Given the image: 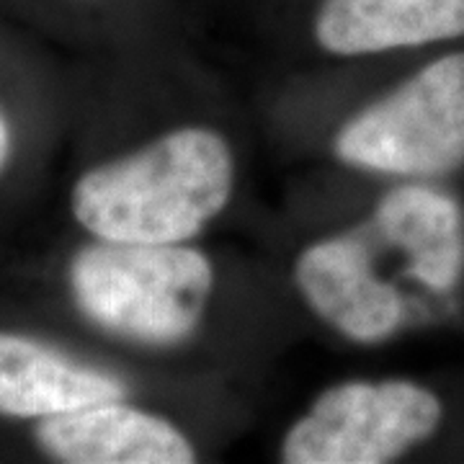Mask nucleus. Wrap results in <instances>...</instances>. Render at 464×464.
<instances>
[{
    "label": "nucleus",
    "instance_id": "1",
    "mask_svg": "<svg viewBox=\"0 0 464 464\" xmlns=\"http://www.w3.org/2000/svg\"><path fill=\"white\" fill-rule=\"evenodd\" d=\"M235 188L230 142L209 127H176L96 163L70 186V215L93 240L173 246L227 209Z\"/></svg>",
    "mask_w": 464,
    "mask_h": 464
},
{
    "label": "nucleus",
    "instance_id": "2",
    "mask_svg": "<svg viewBox=\"0 0 464 464\" xmlns=\"http://www.w3.org/2000/svg\"><path fill=\"white\" fill-rule=\"evenodd\" d=\"M67 295L103 333L145 346H176L197 331L215 286L212 261L186 243L93 240L67 264Z\"/></svg>",
    "mask_w": 464,
    "mask_h": 464
},
{
    "label": "nucleus",
    "instance_id": "3",
    "mask_svg": "<svg viewBox=\"0 0 464 464\" xmlns=\"http://www.w3.org/2000/svg\"><path fill=\"white\" fill-rule=\"evenodd\" d=\"M333 152L346 166L398 179H436L464 166V52L433 60L356 111Z\"/></svg>",
    "mask_w": 464,
    "mask_h": 464
},
{
    "label": "nucleus",
    "instance_id": "4",
    "mask_svg": "<svg viewBox=\"0 0 464 464\" xmlns=\"http://www.w3.org/2000/svg\"><path fill=\"white\" fill-rule=\"evenodd\" d=\"M439 395L411 380H348L323 390L284 433L286 464H384L429 441Z\"/></svg>",
    "mask_w": 464,
    "mask_h": 464
},
{
    "label": "nucleus",
    "instance_id": "5",
    "mask_svg": "<svg viewBox=\"0 0 464 464\" xmlns=\"http://www.w3.org/2000/svg\"><path fill=\"white\" fill-rule=\"evenodd\" d=\"M295 284L307 307L353 343H382L402 325L400 292L377 271L372 250L356 235L310 243L295 261Z\"/></svg>",
    "mask_w": 464,
    "mask_h": 464
},
{
    "label": "nucleus",
    "instance_id": "6",
    "mask_svg": "<svg viewBox=\"0 0 464 464\" xmlns=\"http://www.w3.org/2000/svg\"><path fill=\"white\" fill-rule=\"evenodd\" d=\"M36 449L60 464H191V439L163 415L134 408L124 398L103 400L36 420Z\"/></svg>",
    "mask_w": 464,
    "mask_h": 464
},
{
    "label": "nucleus",
    "instance_id": "7",
    "mask_svg": "<svg viewBox=\"0 0 464 464\" xmlns=\"http://www.w3.org/2000/svg\"><path fill=\"white\" fill-rule=\"evenodd\" d=\"M315 47L372 57L464 39V0H304Z\"/></svg>",
    "mask_w": 464,
    "mask_h": 464
},
{
    "label": "nucleus",
    "instance_id": "8",
    "mask_svg": "<svg viewBox=\"0 0 464 464\" xmlns=\"http://www.w3.org/2000/svg\"><path fill=\"white\" fill-rule=\"evenodd\" d=\"M124 392L127 384L111 372L36 335L0 328V418L36 423Z\"/></svg>",
    "mask_w": 464,
    "mask_h": 464
},
{
    "label": "nucleus",
    "instance_id": "9",
    "mask_svg": "<svg viewBox=\"0 0 464 464\" xmlns=\"http://www.w3.org/2000/svg\"><path fill=\"white\" fill-rule=\"evenodd\" d=\"M372 232L402 256L408 274L431 292H449L464 264L459 204L426 183L390 188L374 207Z\"/></svg>",
    "mask_w": 464,
    "mask_h": 464
},
{
    "label": "nucleus",
    "instance_id": "10",
    "mask_svg": "<svg viewBox=\"0 0 464 464\" xmlns=\"http://www.w3.org/2000/svg\"><path fill=\"white\" fill-rule=\"evenodd\" d=\"M14 160H16V130H14V121H11V116L0 101V181L14 168Z\"/></svg>",
    "mask_w": 464,
    "mask_h": 464
},
{
    "label": "nucleus",
    "instance_id": "11",
    "mask_svg": "<svg viewBox=\"0 0 464 464\" xmlns=\"http://www.w3.org/2000/svg\"><path fill=\"white\" fill-rule=\"evenodd\" d=\"M63 3H72V5H106L114 0H63Z\"/></svg>",
    "mask_w": 464,
    "mask_h": 464
}]
</instances>
